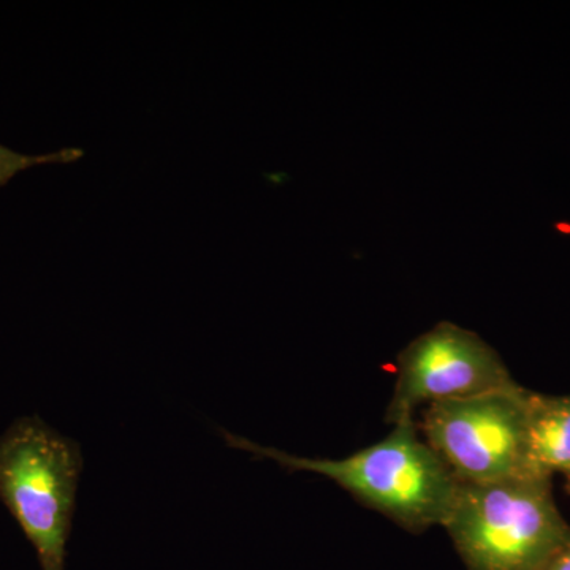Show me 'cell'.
Returning <instances> with one entry per match:
<instances>
[{
	"label": "cell",
	"instance_id": "1",
	"mask_svg": "<svg viewBox=\"0 0 570 570\" xmlns=\"http://www.w3.org/2000/svg\"><path fill=\"white\" fill-rule=\"evenodd\" d=\"M220 434L230 448L276 461L288 472H314L333 480L367 508L412 532L442 527L459 487L444 461L420 436L415 420L396 423L387 438L343 460L305 459L225 430Z\"/></svg>",
	"mask_w": 570,
	"mask_h": 570
},
{
	"label": "cell",
	"instance_id": "8",
	"mask_svg": "<svg viewBox=\"0 0 570 570\" xmlns=\"http://www.w3.org/2000/svg\"><path fill=\"white\" fill-rule=\"evenodd\" d=\"M540 570H570V542L561 547Z\"/></svg>",
	"mask_w": 570,
	"mask_h": 570
},
{
	"label": "cell",
	"instance_id": "4",
	"mask_svg": "<svg viewBox=\"0 0 570 570\" xmlns=\"http://www.w3.org/2000/svg\"><path fill=\"white\" fill-rule=\"evenodd\" d=\"M530 395L517 384L431 404L420 423L422 436L456 482L532 475L528 463Z\"/></svg>",
	"mask_w": 570,
	"mask_h": 570
},
{
	"label": "cell",
	"instance_id": "7",
	"mask_svg": "<svg viewBox=\"0 0 570 570\" xmlns=\"http://www.w3.org/2000/svg\"><path fill=\"white\" fill-rule=\"evenodd\" d=\"M82 149L66 148L62 151L51 154H40V156H28L13 151L7 146L0 145V187L6 186L10 179L28 170V168L39 167L48 164H70L77 163L82 157Z\"/></svg>",
	"mask_w": 570,
	"mask_h": 570
},
{
	"label": "cell",
	"instance_id": "3",
	"mask_svg": "<svg viewBox=\"0 0 570 570\" xmlns=\"http://www.w3.org/2000/svg\"><path fill=\"white\" fill-rule=\"evenodd\" d=\"M81 471L80 444L39 415L14 420L0 436V501L36 549L41 570H66Z\"/></svg>",
	"mask_w": 570,
	"mask_h": 570
},
{
	"label": "cell",
	"instance_id": "2",
	"mask_svg": "<svg viewBox=\"0 0 570 570\" xmlns=\"http://www.w3.org/2000/svg\"><path fill=\"white\" fill-rule=\"evenodd\" d=\"M442 527L468 570H540L570 542L550 479L459 482Z\"/></svg>",
	"mask_w": 570,
	"mask_h": 570
},
{
	"label": "cell",
	"instance_id": "6",
	"mask_svg": "<svg viewBox=\"0 0 570 570\" xmlns=\"http://www.w3.org/2000/svg\"><path fill=\"white\" fill-rule=\"evenodd\" d=\"M528 463L535 478L560 474L570 489V396L531 393Z\"/></svg>",
	"mask_w": 570,
	"mask_h": 570
},
{
	"label": "cell",
	"instance_id": "5",
	"mask_svg": "<svg viewBox=\"0 0 570 570\" xmlns=\"http://www.w3.org/2000/svg\"><path fill=\"white\" fill-rule=\"evenodd\" d=\"M517 382L493 347L475 333L441 322L400 356L385 422L414 420L420 406L513 387Z\"/></svg>",
	"mask_w": 570,
	"mask_h": 570
}]
</instances>
